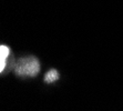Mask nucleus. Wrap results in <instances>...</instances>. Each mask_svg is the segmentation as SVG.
I'll list each match as a JSON object with an SVG mask.
<instances>
[{
	"label": "nucleus",
	"mask_w": 123,
	"mask_h": 111,
	"mask_svg": "<svg viewBox=\"0 0 123 111\" xmlns=\"http://www.w3.org/2000/svg\"><path fill=\"white\" fill-rule=\"evenodd\" d=\"M18 72L26 74H36L39 71V62L36 58H26L21 59L17 67Z\"/></svg>",
	"instance_id": "obj_1"
},
{
	"label": "nucleus",
	"mask_w": 123,
	"mask_h": 111,
	"mask_svg": "<svg viewBox=\"0 0 123 111\" xmlns=\"http://www.w3.org/2000/svg\"><path fill=\"white\" fill-rule=\"evenodd\" d=\"M9 48L6 46H1L0 47V54H1V57H0V60H1V65H0V70L3 71V69H5V65H6V59L8 57L9 54Z\"/></svg>",
	"instance_id": "obj_2"
}]
</instances>
